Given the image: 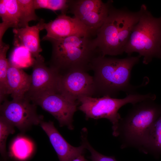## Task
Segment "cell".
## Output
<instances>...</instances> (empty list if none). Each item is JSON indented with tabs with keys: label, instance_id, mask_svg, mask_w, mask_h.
Masks as SVG:
<instances>
[{
	"label": "cell",
	"instance_id": "cell-1",
	"mask_svg": "<svg viewBox=\"0 0 161 161\" xmlns=\"http://www.w3.org/2000/svg\"><path fill=\"white\" fill-rule=\"evenodd\" d=\"M141 56L123 59L107 58L99 55L93 60L91 69L94 72L96 95L116 96L120 91L127 95L136 93L138 86L130 83L131 72Z\"/></svg>",
	"mask_w": 161,
	"mask_h": 161
},
{
	"label": "cell",
	"instance_id": "cell-2",
	"mask_svg": "<svg viewBox=\"0 0 161 161\" xmlns=\"http://www.w3.org/2000/svg\"><path fill=\"white\" fill-rule=\"evenodd\" d=\"M92 38L73 36L49 41L52 45L49 67L60 76L70 72L91 70L92 63L99 55Z\"/></svg>",
	"mask_w": 161,
	"mask_h": 161
},
{
	"label": "cell",
	"instance_id": "cell-3",
	"mask_svg": "<svg viewBox=\"0 0 161 161\" xmlns=\"http://www.w3.org/2000/svg\"><path fill=\"white\" fill-rule=\"evenodd\" d=\"M140 11L118 9L111 5L108 16L93 39L100 55L122 54L132 31L138 21Z\"/></svg>",
	"mask_w": 161,
	"mask_h": 161
},
{
	"label": "cell",
	"instance_id": "cell-4",
	"mask_svg": "<svg viewBox=\"0 0 161 161\" xmlns=\"http://www.w3.org/2000/svg\"><path fill=\"white\" fill-rule=\"evenodd\" d=\"M161 114V104L154 100L133 105L112 133L113 136L119 138L121 148L134 147L141 151L150 130Z\"/></svg>",
	"mask_w": 161,
	"mask_h": 161
},
{
	"label": "cell",
	"instance_id": "cell-5",
	"mask_svg": "<svg viewBox=\"0 0 161 161\" xmlns=\"http://www.w3.org/2000/svg\"><path fill=\"white\" fill-rule=\"evenodd\" d=\"M139 19L134 27L125 46L128 55L134 52L143 57L147 64L154 58L161 59V17H154L143 4L139 10Z\"/></svg>",
	"mask_w": 161,
	"mask_h": 161
},
{
	"label": "cell",
	"instance_id": "cell-6",
	"mask_svg": "<svg viewBox=\"0 0 161 161\" xmlns=\"http://www.w3.org/2000/svg\"><path fill=\"white\" fill-rule=\"evenodd\" d=\"M156 98L155 94L148 93L140 94L135 93L127 95L124 98L118 99L108 96L101 97H85L78 101L80 105L78 109L85 114L86 119L106 118L112 124V133L116 130L121 118L118 112L123 106L129 103L132 105L145 100Z\"/></svg>",
	"mask_w": 161,
	"mask_h": 161
},
{
	"label": "cell",
	"instance_id": "cell-7",
	"mask_svg": "<svg viewBox=\"0 0 161 161\" xmlns=\"http://www.w3.org/2000/svg\"><path fill=\"white\" fill-rule=\"evenodd\" d=\"M36 106L25 97L18 100L6 99L0 105V116L25 132L43 121V116L37 113Z\"/></svg>",
	"mask_w": 161,
	"mask_h": 161
},
{
	"label": "cell",
	"instance_id": "cell-8",
	"mask_svg": "<svg viewBox=\"0 0 161 161\" xmlns=\"http://www.w3.org/2000/svg\"><path fill=\"white\" fill-rule=\"evenodd\" d=\"M112 1L104 3L100 0H69L67 13L73 14L95 37L109 14Z\"/></svg>",
	"mask_w": 161,
	"mask_h": 161
},
{
	"label": "cell",
	"instance_id": "cell-9",
	"mask_svg": "<svg viewBox=\"0 0 161 161\" xmlns=\"http://www.w3.org/2000/svg\"><path fill=\"white\" fill-rule=\"evenodd\" d=\"M30 100L52 114L58 121L60 127L74 129L73 117L79 104L78 101L59 92L46 93Z\"/></svg>",
	"mask_w": 161,
	"mask_h": 161
},
{
	"label": "cell",
	"instance_id": "cell-10",
	"mask_svg": "<svg viewBox=\"0 0 161 161\" xmlns=\"http://www.w3.org/2000/svg\"><path fill=\"white\" fill-rule=\"evenodd\" d=\"M32 65L31 84L25 97L30 100L46 93L59 92L60 76L47 66L44 57L34 59Z\"/></svg>",
	"mask_w": 161,
	"mask_h": 161
},
{
	"label": "cell",
	"instance_id": "cell-11",
	"mask_svg": "<svg viewBox=\"0 0 161 161\" xmlns=\"http://www.w3.org/2000/svg\"><path fill=\"white\" fill-rule=\"evenodd\" d=\"M59 90L67 97L77 101L80 98L96 95L93 76L81 70L72 71L60 76Z\"/></svg>",
	"mask_w": 161,
	"mask_h": 161
},
{
	"label": "cell",
	"instance_id": "cell-12",
	"mask_svg": "<svg viewBox=\"0 0 161 161\" xmlns=\"http://www.w3.org/2000/svg\"><path fill=\"white\" fill-rule=\"evenodd\" d=\"M43 28L47 32L42 41H49L64 38L73 36L92 38V32L77 18L62 14L48 23L45 22Z\"/></svg>",
	"mask_w": 161,
	"mask_h": 161
},
{
	"label": "cell",
	"instance_id": "cell-13",
	"mask_svg": "<svg viewBox=\"0 0 161 161\" xmlns=\"http://www.w3.org/2000/svg\"><path fill=\"white\" fill-rule=\"evenodd\" d=\"M40 125L48 136L59 161H72L83 154L86 149L84 145L81 144L79 147H75L70 145L55 128L53 122L42 121Z\"/></svg>",
	"mask_w": 161,
	"mask_h": 161
},
{
	"label": "cell",
	"instance_id": "cell-14",
	"mask_svg": "<svg viewBox=\"0 0 161 161\" xmlns=\"http://www.w3.org/2000/svg\"><path fill=\"white\" fill-rule=\"evenodd\" d=\"M44 20L41 19L36 25L24 27L13 28V44L16 47L26 48L35 59L43 57L40 53L42 51L40 44L39 33L43 30Z\"/></svg>",
	"mask_w": 161,
	"mask_h": 161
},
{
	"label": "cell",
	"instance_id": "cell-15",
	"mask_svg": "<svg viewBox=\"0 0 161 161\" xmlns=\"http://www.w3.org/2000/svg\"><path fill=\"white\" fill-rule=\"evenodd\" d=\"M8 94L13 100H18L25 97L31 82V77L22 69L9 62L7 73Z\"/></svg>",
	"mask_w": 161,
	"mask_h": 161
},
{
	"label": "cell",
	"instance_id": "cell-16",
	"mask_svg": "<svg viewBox=\"0 0 161 161\" xmlns=\"http://www.w3.org/2000/svg\"><path fill=\"white\" fill-rule=\"evenodd\" d=\"M8 12L6 23L0 24V42L3 41L4 33L10 27L19 28L25 26L17 0H5Z\"/></svg>",
	"mask_w": 161,
	"mask_h": 161
},
{
	"label": "cell",
	"instance_id": "cell-17",
	"mask_svg": "<svg viewBox=\"0 0 161 161\" xmlns=\"http://www.w3.org/2000/svg\"><path fill=\"white\" fill-rule=\"evenodd\" d=\"M141 152L157 158L161 155V114L150 130Z\"/></svg>",
	"mask_w": 161,
	"mask_h": 161
},
{
	"label": "cell",
	"instance_id": "cell-18",
	"mask_svg": "<svg viewBox=\"0 0 161 161\" xmlns=\"http://www.w3.org/2000/svg\"><path fill=\"white\" fill-rule=\"evenodd\" d=\"M34 150V145L30 140L24 137L18 136L11 144L10 156L16 160L24 161L31 157Z\"/></svg>",
	"mask_w": 161,
	"mask_h": 161
},
{
	"label": "cell",
	"instance_id": "cell-19",
	"mask_svg": "<svg viewBox=\"0 0 161 161\" xmlns=\"http://www.w3.org/2000/svg\"><path fill=\"white\" fill-rule=\"evenodd\" d=\"M10 47L9 44L3 42L0 44V102L2 103L8 95L7 73L9 62L6 54Z\"/></svg>",
	"mask_w": 161,
	"mask_h": 161
},
{
	"label": "cell",
	"instance_id": "cell-20",
	"mask_svg": "<svg viewBox=\"0 0 161 161\" xmlns=\"http://www.w3.org/2000/svg\"><path fill=\"white\" fill-rule=\"evenodd\" d=\"M69 0H34L36 9H46L53 11L60 10L62 14H66L69 8Z\"/></svg>",
	"mask_w": 161,
	"mask_h": 161
},
{
	"label": "cell",
	"instance_id": "cell-21",
	"mask_svg": "<svg viewBox=\"0 0 161 161\" xmlns=\"http://www.w3.org/2000/svg\"><path fill=\"white\" fill-rule=\"evenodd\" d=\"M14 126L2 117L0 116V152L5 160L7 154L6 149V142L8 136L15 132Z\"/></svg>",
	"mask_w": 161,
	"mask_h": 161
},
{
	"label": "cell",
	"instance_id": "cell-22",
	"mask_svg": "<svg viewBox=\"0 0 161 161\" xmlns=\"http://www.w3.org/2000/svg\"><path fill=\"white\" fill-rule=\"evenodd\" d=\"M25 27L29 26L32 21H39L40 19L35 13L34 0H17Z\"/></svg>",
	"mask_w": 161,
	"mask_h": 161
},
{
	"label": "cell",
	"instance_id": "cell-23",
	"mask_svg": "<svg viewBox=\"0 0 161 161\" xmlns=\"http://www.w3.org/2000/svg\"><path fill=\"white\" fill-rule=\"evenodd\" d=\"M80 138L81 144L90 153V158L91 161H117L114 157L104 155L94 149L88 140L87 133H84L81 134Z\"/></svg>",
	"mask_w": 161,
	"mask_h": 161
},
{
	"label": "cell",
	"instance_id": "cell-24",
	"mask_svg": "<svg viewBox=\"0 0 161 161\" xmlns=\"http://www.w3.org/2000/svg\"><path fill=\"white\" fill-rule=\"evenodd\" d=\"M0 16L2 21L5 23L8 20V12L5 0H0Z\"/></svg>",
	"mask_w": 161,
	"mask_h": 161
},
{
	"label": "cell",
	"instance_id": "cell-25",
	"mask_svg": "<svg viewBox=\"0 0 161 161\" xmlns=\"http://www.w3.org/2000/svg\"><path fill=\"white\" fill-rule=\"evenodd\" d=\"M72 161H88L83 154H81L73 159Z\"/></svg>",
	"mask_w": 161,
	"mask_h": 161
}]
</instances>
